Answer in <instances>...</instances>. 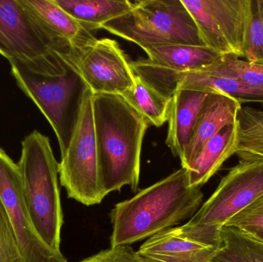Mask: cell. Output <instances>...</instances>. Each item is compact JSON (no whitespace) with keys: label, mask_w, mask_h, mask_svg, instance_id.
<instances>
[{"label":"cell","mask_w":263,"mask_h":262,"mask_svg":"<svg viewBox=\"0 0 263 262\" xmlns=\"http://www.w3.org/2000/svg\"><path fill=\"white\" fill-rule=\"evenodd\" d=\"M203 197L200 187L190 185L187 169H179L116 205L110 212V247L148 239L191 218Z\"/></svg>","instance_id":"1"},{"label":"cell","mask_w":263,"mask_h":262,"mask_svg":"<svg viewBox=\"0 0 263 262\" xmlns=\"http://www.w3.org/2000/svg\"><path fill=\"white\" fill-rule=\"evenodd\" d=\"M92 112L103 195L125 186L136 192L142 143L149 123L120 95L93 94Z\"/></svg>","instance_id":"2"},{"label":"cell","mask_w":263,"mask_h":262,"mask_svg":"<svg viewBox=\"0 0 263 262\" xmlns=\"http://www.w3.org/2000/svg\"><path fill=\"white\" fill-rule=\"evenodd\" d=\"M8 61L18 87L52 126L62 156L70 143L89 87L73 63L58 52L34 60Z\"/></svg>","instance_id":"3"},{"label":"cell","mask_w":263,"mask_h":262,"mask_svg":"<svg viewBox=\"0 0 263 262\" xmlns=\"http://www.w3.org/2000/svg\"><path fill=\"white\" fill-rule=\"evenodd\" d=\"M59 164L49 138L35 130L22 142L17 163L26 206L41 241L60 252L63 215L58 186Z\"/></svg>","instance_id":"4"},{"label":"cell","mask_w":263,"mask_h":262,"mask_svg":"<svg viewBox=\"0 0 263 262\" xmlns=\"http://www.w3.org/2000/svg\"><path fill=\"white\" fill-rule=\"evenodd\" d=\"M262 194V158H240L190 221L178 229L188 238L219 246L222 228Z\"/></svg>","instance_id":"5"},{"label":"cell","mask_w":263,"mask_h":262,"mask_svg":"<svg viewBox=\"0 0 263 262\" xmlns=\"http://www.w3.org/2000/svg\"><path fill=\"white\" fill-rule=\"evenodd\" d=\"M102 29L142 49L153 45L204 46L181 0L135 2L129 12L105 23Z\"/></svg>","instance_id":"6"},{"label":"cell","mask_w":263,"mask_h":262,"mask_svg":"<svg viewBox=\"0 0 263 262\" xmlns=\"http://www.w3.org/2000/svg\"><path fill=\"white\" fill-rule=\"evenodd\" d=\"M92 96L88 89L70 143L59 164L60 183L68 197L87 206L100 204L106 197L99 179Z\"/></svg>","instance_id":"7"},{"label":"cell","mask_w":263,"mask_h":262,"mask_svg":"<svg viewBox=\"0 0 263 262\" xmlns=\"http://www.w3.org/2000/svg\"><path fill=\"white\" fill-rule=\"evenodd\" d=\"M204 46L219 55H245L253 17L251 0H181Z\"/></svg>","instance_id":"8"},{"label":"cell","mask_w":263,"mask_h":262,"mask_svg":"<svg viewBox=\"0 0 263 262\" xmlns=\"http://www.w3.org/2000/svg\"><path fill=\"white\" fill-rule=\"evenodd\" d=\"M70 60L93 94L122 95L134 86L131 62L116 40L97 39Z\"/></svg>","instance_id":"9"},{"label":"cell","mask_w":263,"mask_h":262,"mask_svg":"<svg viewBox=\"0 0 263 262\" xmlns=\"http://www.w3.org/2000/svg\"><path fill=\"white\" fill-rule=\"evenodd\" d=\"M0 199L7 212L27 262H67L37 235L29 216L18 166L0 148Z\"/></svg>","instance_id":"10"},{"label":"cell","mask_w":263,"mask_h":262,"mask_svg":"<svg viewBox=\"0 0 263 262\" xmlns=\"http://www.w3.org/2000/svg\"><path fill=\"white\" fill-rule=\"evenodd\" d=\"M143 50L148 58L131 62L132 69L137 76L159 92L173 75L198 70L220 56L205 46L153 45Z\"/></svg>","instance_id":"11"},{"label":"cell","mask_w":263,"mask_h":262,"mask_svg":"<svg viewBox=\"0 0 263 262\" xmlns=\"http://www.w3.org/2000/svg\"><path fill=\"white\" fill-rule=\"evenodd\" d=\"M57 52L20 0H0V55L34 60Z\"/></svg>","instance_id":"12"},{"label":"cell","mask_w":263,"mask_h":262,"mask_svg":"<svg viewBox=\"0 0 263 262\" xmlns=\"http://www.w3.org/2000/svg\"><path fill=\"white\" fill-rule=\"evenodd\" d=\"M62 55L72 56L98 38L53 0H20Z\"/></svg>","instance_id":"13"},{"label":"cell","mask_w":263,"mask_h":262,"mask_svg":"<svg viewBox=\"0 0 263 262\" xmlns=\"http://www.w3.org/2000/svg\"><path fill=\"white\" fill-rule=\"evenodd\" d=\"M242 103L224 94H209L201 109L190 144L180 158L182 168L189 169L204 146L227 126L238 121Z\"/></svg>","instance_id":"14"},{"label":"cell","mask_w":263,"mask_h":262,"mask_svg":"<svg viewBox=\"0 0 263 262\" xmlns=\"http://www.w3.org/2000/svg\"><path fill=\"white\" fill-rule=\"evenodd\" d=\"M179 89L209 94H224L244 103H263V86H253L234 78L205 75L197 71L176 74L162 86L160 93L171 98Z\"/></svg>","instance_id":"15"},{"label":"cell","mask_w":263,"mask_h":262,"mask_svg":"<svg viewBox=\"0 0 263 262\" xmlns=\"http://www.w3.org/2000/svg\"><path fill=\"white\" fill-rule=\"evenodd\" d=\"M208 95L205 92L179 89L172 96L165 143L173 156L181 158L183 155Z\"/></svg>","instance_id":"16"},{"label":"cell","mask_w":263,"mask_h":262,"mask_svg":"<svg viewBox=\"0 0 263 262\" xmlns=\"http://www.w3.org/2000/svg\"><path fill=\"white\" fill-rule=\"evenodd\" d=\"M219 248L182 236L172 228L148 238L138 252L160 262H209Z\"/></svg>","instance_id":"17"},{"label":"cell","mask_w":263,"mask_h":262,"mask_svg":"<svg viewBox=\"0 0 263 262\" xmlns=\"http://www.w3.org/2000/svg\"><path fill=\"white\" fill-rule=\"evenodd\" d=\"M239 138V120L212 138L187 170L190 185L201 188L208 183L222 165L236 154Z\"/></svg>","instance_id":"18"},{"label":"cell","mask_w":263,"mask_h":262,"mask_svg":"<svg viewBox=\"0 0 263 262\" xmlns=\"http://www.w3.org/2000/svg\"><path fill=\"white\" fill-rule=\"evenodd\" d=\"M53 1L90 32L102 29L105 23L129 12L133 6L128 0Z\"/></svg>","instance_id":"19"},{"label":"cell","mask_w":263,"mask_h":262,"mask_svg":"<svg viewBox=\"0 0 263 262\" xmlns=\"http://www.w3.org/2000/svg\"><path fill=\"white\" fill-rule=\"evenodd\" d=\"M209 262H263V238L234 226L221 229V245Z\"/></svg>","instance_id":"20"},{"label":"cell","mask_w":263,"mask_h":262,"mask_svg":"<svg viewBox=\"0 0 263 262\" xmlns=\"http://www.w3.org/2000/svg\"><path fill=\"white\" fill-rule=\"evenodd\" d=\"M122 96L150 126L160 127L168 122L171 98H166L136 75L133 88Z\"/></svg>","instance_id":"21"},{"label":"cell","mask_w":263,"mask_h":262,"mask_svg":"<svg viewBox=\"0 0 263 262\" xmlns=\"http://www.w3.org/2000/svg\"><path fill=\"white\" fill-rule=\"evenodd\" d=\"M238 158L263 159V113L259 109L242 106L239 112Z\"/></svg>","instance_id":"22"},{"label":"cell","mask_w":263,"mask_h":262,"mask_svg":"<svg viewBox=\"0 0 263 262\" xmlns=\"http://www.w3.org/2000/svg\"><path fill=\"white\" fill-rule=\"evenodd\" d=\"M197 72L205 75L234 78L253 86H263V64L241 59L236 55H220Z\"/></svg>","instance_id":"23"},{"label":"cell","mask_w":263,"mask_h":262,"mask_svg":"<svg viewBox=\"0 0 263 262\" xmlns=\"http://www.w3.org/2000/svg\"><path fill=\"white\" fill-rule=\"evenodd\" d=\"M0 262H27L0 199Z\"/></svg>","instance_id":"24"},{"label":"cell","mask_w":263,"mask_h":262,"mask_svg":"<svg viewBox=\"0 0 263 262\" xmlns=\"http://www.w3.org/2000/svg\"><path fill=\"white\" fill-rule=\"evenodd\" d=\"M247 61L263 64V0L253 1V17L246 43Z\"/></svg>","instance_id":"25"},{"label":"cell","mask_w":263,"mask_h":262,"mask_svg":"<svg viewBox=\"0 0 263 262\" xmlns=\"http://www.w3.org/2000/svg\"><path fill=\"white\" fill-rule=\"evenodd\" d=\"M225 226L253 232L263 230V194L234 215Z\"/></svg>","instance_id":"26"},{"label":"cell","mask_w":263,"mask_h":262,"mask_svg":"<svg viewBox=\"0 0 263 262\" xmlns=\"http://www.w3.org/2000/svg\"><path fill=\"white\" fill-rule=\"evenodd\" d=\"M80 262H160L136 252L130 246H118L102 251Z\"/></svg>","instance_id":"27"},{"label":"cell","mask_w":263,"mask_h":262,"mask_svg":"<svg viewBox=\"0 0 263 262\" xmlns=\"http://www.w3.org/2000/svg\"><path fill=\"white\" fill-rule=\"evenodd\" d=\"M256 234H257L259 236H260L261 238H263V230L259 231V232H256Z\"/></svg>","instance_id":"28"},{"label":"cell","mask_w":263,"mask_h":262,"mask_svg":"<svg viewBox=\"0 0 263 262\" xmlns=\"http://www.w3.org/2000/svg\"><path fill=\"white\" fill-rule=\"evenodd\" d=\"M260 110H261V111H262V113H263V106H262V109H260Z\"/></svg>","instance_id":"29"},{"label":"cell","mask_w":263,"mask_h":262,"mask_svg":"<svg viewBox=\"0 0 263 262\" xmlns=\"http://www.w3.org/2000/svg\"><path fill=\"white\" fill-rule=\"evenodd\" d=\"M68 262V261H67Z\"/></svg>","instance_id":"30"}]
</instances>
